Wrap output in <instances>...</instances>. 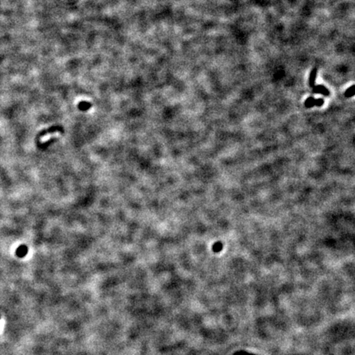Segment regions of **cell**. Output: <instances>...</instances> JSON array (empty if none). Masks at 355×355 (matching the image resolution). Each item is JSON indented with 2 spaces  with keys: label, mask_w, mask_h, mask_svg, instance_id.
I'll use <instances>...</instances> for the list:
<instances>
[{
  "label": "cell",
  "mask_w": 355,
  "mask_h": 355,
  "mask_svg": "<svg viewBox=\"0 0 355 355\" xmlns=\"http://www.w3.org/2000/svg\"><path fill=\"white\" fill-rule=\"evenodd\" d=\"M315 102H316V100L313 99V98H309V99L306 101V106L307 108L312 107L313 105H315Z\"/></svg>",
  "instance_id": "obj_4"
},
{
  "label": "cell",
  "mask_w": 355,
  "mask_h": 355,
  "mask_svg": "<svg viewBox=\"0 0 355 355\" xmlns=\"http://www.w3.org/2000/svg\"><path fill=\"white\" fill-rule=\"evenodd\" d=\"M58 130H62V128L59 126L51 127L49 128V129L43 131L41 133L39 134V136H40V137H41V136H44V135H46V134L50 133V132H55V131H58Z\"/></svg>",
  "instance_id": "obj_2"
},
{
  "label": "cell",
  "mask_w": 355,
  "mask_h": 355,
  "mask_svg": "<svg viewBox=\"0 0 355 355\" xmlns=\"http://www.w3.org/2000/svg\"><path fill=\"white\" fill-rule=\"evenodd\" d=\"M322 104H323V100L322 99H317V100H316V102H315V104H317V105H318V106H321V105H322Z\"/></svg>",
  "instance_id": "obj_6"
},
{
  "label": "cell",
  "mask_w": 355,
  "mask_h": 355,
  "mask_svg": "<svg viewBox=\"0 0 355 355\" xmlns=\"http://www.w3.org/2000/svg\"><path fill=\"white\" fill-rule=\"evenodd\" d=\"M27 252H28V248H27V246L22 245V246H20V247L17 248V251H16V254L18 257H24L27 254Z\"/></svg>",
  "instance_id": "obj_1"
},
{
  "label": "cell",
  "mask_w": 355,
  "mask_h": 355,
  "mask_svg": "<svg viewBox=\"0 0 355 355\" xmlns=\"http://www.w3.org/2000/svg\"><path fill=\"white\" fill-rule=\"evenodd\" d=\"M222 248H223V245H222L221 243L218 242V243H215L214 246H213V250H214V252H220L222 249Z\"/></svg>",
  "instance_id": "obj_3"
},
{
  "label": "cell",
  "mask_w": 355,
  "mask_h": 355,
  "mask_svg": "<svg viewBox=\"0 0 355 355\" xmlns=\"http://www.w3.org/2000/svg\"><path fill=\"white\" fill-rule=\"evenodd\" d=\"M354 86H351V87L349 88V90H348L347 91H346V93H345V96H354Z\"/></svg>",
  "instance_id": "obj_5"
}]
</instances>
